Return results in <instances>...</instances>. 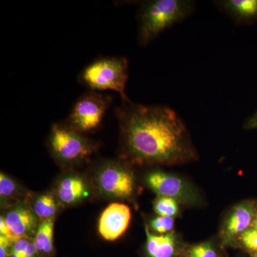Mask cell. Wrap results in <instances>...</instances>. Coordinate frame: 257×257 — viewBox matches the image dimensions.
Returning <instances> with one entry per match:
<instances>
[{
  "mask_svg": "<svg viewBox=\"0 0 257 257\" xmlns=\"http://www.w3.org/2000/svg\"><path fill=\"white\" fill-rule=\"evenodd\" d=\"M50 145L54 155L64 162L82 160L94 151V146L69 126L54 124L51 130Z\"/></svg>",
  "mask_w": 257,
  "mask_h": 257,
  "instance_id": "5",
  "label": "cell"
},
{
  "mask_svg": "<svg viewBox=\"0 0 257 257\" xmlns=\"http://www.w3.org/2000/svg\"><path fill=\"white\" fill-rule=\"evenodd\" d=\"M187 257H218V255L210 243H202L191 246Z\"/></svg>",
  "mask_w": 257,
  "mask_h": 257,
  "instance_id": "17",
  "label": "cell"
},
{
  "mask_svg": "<svg viewBox=\"0 0 257 257\" xmlns=\"http://www.w3.org/2000/svg\"><path fill=\"white\" fill-rule=\"evenodd\" d=\"M17 190L16 184L5 174L0 175V195L1 197H13Z\"/></svg>",
  "mask_w": 257,
  "mask_h": 257,
  "instance_id": "20",
  "label": "cell"
},
{
  "mask_svg": "<svg viewBox=\"0 0 257 257\" xmlns=\"http://www.w3.org/2000/svg\"><path fill=\"white\" fill-rule=\"evenodd\" d=\"M5 219L10 230L19 239L28 238L36 228V217L25 208L19 207L10 211Z\"/></svg>",
  "mask_w": 257,
  "mask_h": 257,
  "instance_id": "10",
  "label": "cell"
},
{
  "mask_svg": "<svg viewBox=\"0 0 257 257\" xmlns=\"http://www.w3.org/2000/svg\"><path fill=\"white\" fill-rule=\"evenodd\" d=\"M0 234H1L0 236H4L9 238V239L13 240L14 242L20 239L10 230L9 226H8L6 221H5V217H3V216H1V218H0Z\"/></svg>",
  "mask_w": 257,
  "mask_h": 257,
  "instance_id": "23",
  "label": "cell"
},
{
  "mask_svg": "<svg viewBox=\"0 0 257 257\" xmlns=\"http://www.w3.org/2000/svg\"><path fill=\"white\" fill-rule=\"evenodd\" d=\"M240 241L243 247L249 251H257V229L255 228H248L239 236Z\"/></svg>",
  "mask_w": 257,
  "mask_h": 257,
  "instance_id": "19",
  "label": "cell"
},
{
  "mask_svg": "<svg viewBox=\"0 0 257 257\" xmlns=\"http://www.w3.org/2000/svg\"><path fill=\"white\" fill-rule=\"evenodd\" d=\"M37 249L34 241H30L28 246L23 251L19 253H10L9 257H36Z\"/></svg>",
  "mask_w": 257,
  "mask_h": 257,
  "instance_id": "22",
  "label": "cell"
},
{
  "mask_svg": "<svg viewBox=\"0 0 257 257\" xmlns=\"http://www.w3.org/2000/svg\"><path fill=\"white\" fill-rule=\"evenodd\" d=\"M54 219L42 221L39 225L34 243L37 251L49 254L53 251Z\"/></svg>",
  "mask_w": 257,
  "mask_h": 257,
  "instance_id": "14",
  "label": "cell"
},
{
  "mask_svg": "<svg viewBox=\"0 0 257 257\" xmlns=\"http://www.w3.org/2000/svg\"><path fill=\"white\" fill-rule=\"evenodd\" d=\"M175 224L173 217L157 216L152 221V229L160 234H168L172 231Z\"/></svg>",
  "mask_w": 257,
  "mask_h": 257,
  "instance_id": "18",
  "label": "cell"
},
{
  "mask_svg": "<svg viewBox=\"0 0 257 257\" xmlns=\"http://www.w3.org/2000/svg\"><path fill=\"white\" fill-rule=\"evenodd\" d=\"M98 184L103 192L116 197H128L134 189L131 172L116 165H108L102 169L98 177Z\"/></svg>",
  "mask_w": 257,
  "mask_h": 257,
  "instance_id": "7",
  "label": "cell"
},
{
  "mask_svg": "<svg viewBox=\"0 0 257 257\" xmlns=\"http://www.w3.org/2000/svg\"><path fill=\"white\" fill-rule=\"evenodd\" d=\"M220 5L237 20L246 21L257 16V0H226Z\"/></svg>",
  "mask_w": 257,
  "mask_h": 257,
  "instance_id": "13",
  "label": "cell"
},
{
  "mask_svg": "<svg viewBox=\"0 0 257 257\" xmlns=\"http://www.w3.org/2000/svg\"><path fill=\"white\" fill-rule=\"evenodd\" d=\"M14 241L4 236H0V257H9Z\"/></svg>",
  "mask_w": 257,
  "mask_h": 257,
  "instance_id": "21",
  "label": "cell"
},
{
  "mask_svg": "<svg viewBox=\"0 0 257 257\" xmlns=\"http://www.w3.org/2000/svg\"><path fill=\"white\" fill-rule=\"evenodd\" d=\"M192 9V2L182 0H154L144 3L138 13L140 43L147 45L161 32L184 20Z\"/></svg>",
  "mask_w": 257,
  "mask_h": 257,
  "instance_id": "2",
  "label": "cell"
},
{
  "mask_svg": "<svg viewBox=\"0 0 257 257\" xmlns=\"http://www.w3.org/2000/svg\"><path fill=\"white\" fill-rule=\"evenodd\" d=\"M111 102L109 96L90 91L76 101L68 118L69 126L77 133H87L100 125Z\"/></svg>",
  "mask_w": 257,
  "mask_h": 257,
  "instance_id": "4",
  "label": "cell"
},
{
  "mask_svg": "<svg viewBox=\"0 0 257 257\" xmlns=\"http://www.w3.org/2000/svg\"><path fill=\"white\" fill-rule=\"evenodd\" d=\"M86 186L82 179L77 177H67L59 185L57 194L59 199L65 204L77 202L86 194Z\"/></svg>",
  "mask_w": 257,
  "mask_h": 257,
  "instance_id": "12",
  "label": "cell"
},
{
  "mask_svg": "<svg viewBox=\"0 0 257 257\" xmlns=\"http://www.w3.org/2000/svg\"><path fill=\"white\" fill-rule=\"evenodd\" d=\"M34 211L42 221L54 219L57 211V205L52 196L44 194L39 197L34 204Z\"/></svg>",
  "mask_w": 257,
  "mask_h": 257,
  "instance_id": "15",
  "label": "cell"
},
{
  "mask_svg": "<svg viewBox=\"0 0 257 257\" xmlns=\"http://www.w3.org/2000/svg\"><path fill=\"white\" fill-rule=\"evenodd\" d=\"M252 227L255 228L257 229V211L256 212V215H255L254 219H253L252 223Z\"/></svg>",
  "mask_w": 257,
  "mask_h": 257,
  "instance_id": "25",
  "label": "cell"
},
{
  "mask_svg": "<svg viewBox=\"0 0 257 257\" xmlns=\"http://www.w3.org/2000/svg\"><path fill=\"white\" fill-rule=\"evenodd\" d=\"M246 126L248 128H257V111L256 114L246 121Z\"/></svg>",
  "mask_w": 257,
  "mask_h": 257,
  "instance_id": "24",
  "label": "cell"
},
{
  "mask_svg": "<svg viewBox=\"0 0 257 257\" xmlns=\"http://www.w3.org/2000/svg\"><path fill=\"white\" fill-rule=\"evenodd\" d=\"M147 182L160 197L172 198L179 202L189 200L188 189L179 177L165 172H155L149 175Z\"/></svg>",
  "mask_w": 257,
  "mask_h": 257,
  "instance_id": "8",
  "label": "cell"
},
{
  "mask_svg": "<svg viewBox=\"0 0 257 257\" xmlns=\"http://www.w3.org/2000/svg\"><path fill=\"white\" fill-rule=\"evenodd\" d=\"M127 79L128 61L122 57L97 59L84 67L79 76V82L91 91H114L123 100L131 102L125 93Z\"/></svg>",
  "mask_w": 257,
  "mask_h": 257,
  "instance_id": "3",
  "label": "cell"
},
{
  "mask_svg": "<svg viewBox=\"0 0 257 257\" xmlns=\"http://www.w3.org/2000/svg\"><path fill=\"white\" fill-rule=\"evenodd\" d=\"M126 103L117 112L132 156L142 162L168 165L194 157L187 130L175 111L166 106Z\"/></svg>",
  "mask_w": 257,
  "mask_h": 257,
  "instance_id": "1",
  "label": "cell"
},
{
  "mask_svg": "<svg viewBox=\"0 0 257 257\" xmlns=\"http://www.w3.org/2000/svg\"><path fill=\"white\" fill-rule=\"evenodd\" d=\"M256 215L254 205L249 202L241 203L236 206L228 216L222 231L225 242L240 236L252 224Z\"/></svg>",
  "mask_w": 257,
  "mask_h": 257,
  "instance_id": "9",
  "label": "cell"
},
{
  "mask_svg": "<svg viewBox=\"0 0 257 257\" xmlns=\"http://www.w3.org/2000/svg\"><path fill=\"white\" fill-rule=\"evenodd\" d=\"M154 209L160 216L173 217L178 213V203L172 198L160 197L154 204Z\"/></svg>",
  "mask_w": 257,
  "mask_h": 257,
  "instance_id": "16",
  "label": "cell"
},
{
  "mask_svg": "<svg viewBox=\"0 0 257 257\" xmlns=\"http://www.w3.org/2000/svg\"><path fill=\"white\" fill-rule=\"evenodd\" d=\"M147 234L146 249L150 257H173L176 252V236L173 231L156 235L145 228Z\"/></svg>",
  "mask_w": 257,
  "mask_h": 257,
  "instance_id": "11",
  "label": "cell"
},
{
  "mask_svg": "<svg viewBox=\"0 0 257 257\" xmlns=\"http://www.w3.org/2000/svg\"><path fill=\"white\" fill-rule=\"evenodd\" d=\"M131 219L130 207L120 203H112L104 209L99 218V234L107 241L119 239L126 229Z\"/></svg>",
  "mask_w": 257,
  "mask_h": 257,
  "instance_id": "6",
  "label": "cell"
},
{
  "mask_svg": "<svg viewBox=\"0 0 257 257\" xmlns=\"http://www.w3.org/2000/svg\"><path fill=\"white\" fill-rule=\"evenodd\" d=\"M253 257H257V251L253 252Z\"/></svg>",
  "mask_w": 257,
  "mask_h": 257,
  "instance_id": "26",
  "label": "cell"
}]
</instances>
